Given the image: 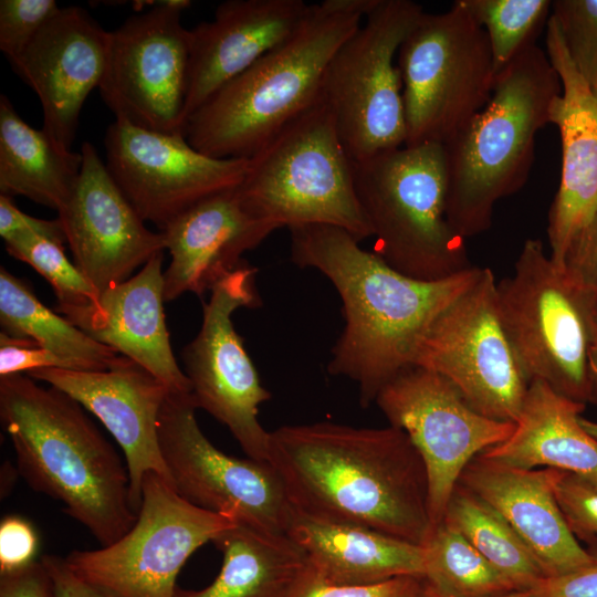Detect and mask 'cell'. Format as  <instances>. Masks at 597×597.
Returning <instances> with one entry per match:
<instances>
[{"instance_id": "cell-1", "label": "cell", "mask_w": 597, "mask_h": 597, "mask_svg": "<svg viewBox=\"0 0 597 597\" xmlns=\"http://www.w3.org/2000/svg\"><path fill=\"white\" fill-rule=\"evenodd\" d=\"M268 461L301 515L421 546L433 528L425 462L399 428L282 426L270 432Z\"/></svg>"}, {"instance_id": "cell-2", "label": "cell", "mask_w": 597, "mask_h": 597, "mask_svg": "<svg viewBox=\"0 0 597 597\" xmlns=\"http://www.w3.org/2000/svg\"><path fill=\"white\" fill-rule=\"evenodd\" d=\"M291 260L324 274L335 286L345 320L327 370L353 380L363 407L412 365L421 336L437 316L468 291L482 268L422 281L405 275L359 247L346 230L327 224L290 229Z\"/></svg>"}, {"instance_id": "cell-3", "label": "cell", "mask_w": 597, "mask_h": 597, "mask_svg": "<svg viewBox=\"0 0 597 597\" xmlns=\"http://www.w3.org/2000/svg\"><path fill=\"white\" fill-rule=\"evenodd\" d=\"M0 419L31 489L61 502L101 546L132 528L127 467L75 399L25 374L0 376Z\"/></svg>"}, {"instance_id": "cell-4", "label": "cell", "mask_w": 597, "mask_h": 597, "mask_svg": "<svg viewBox=\"0 0 597 597\" xmlns=\"http://www.w3.org/2000/svg\"><path fill=\"white\" fill-rule=\"evenodd\" d=\"M378 0L310 4L296 31L216 91L187 119L184 134L198 151L249 159L322 96L333 55Z\"/></svg>"}, {"instance_id": "cell-5", "label": "cell", "mask_w": 597, "mask_h": 597, "mask_svg": "<svg viewBox=\"0 0 597 597\" xmlns=\"http://www.w3.org/2000/svg\"><path fill=\"white\" fill-rule=\"evenodd\" d=\"M561 93L546 52L532 44L496 75L483 109L443 144L447 219L460 237L486 231L496 202L525 185L535 136Z\"/></svg>"}, {"instance_id": "cell-6", "label": "cell", "mask_w": 597, "mask_h": 597, "mask_svg": "<svg viewBox=\"0 0 597 597\" xmlns=\"http://www.w3.org/2000/svg\"><path fill=\"white\" fill-rule=\"evenodd\" d=\"M238 190L249 210L275 229L327 224L358 242L373 237L353 161L322 96L248 159Z\"/></svg>"}, {"instance_id": "cell-7", "label": "cell", "mask_w": 597, "mask_h": 597, "mask_svg": "<svg viewBox=\"0 0 597 597\" xmlns=\"http://www.w3.org/2000/svg\"><path fill=\"white\" fill-rule=\"evenodd\" d=\"M357 197L375 238L374 253L422 281L472 265L465 239L449 224L443 145L402 146L354 164Z\"/></svg>"}, {"instance_id": "cell-8", "label": "cell", "mask_w": 597, "mask_h": 597, "mask_svg": "<svg viewBox=\"0 0 597 597\" xmlns=\"http://www.w3.org/2000/svg\"><path fill=\"white\" fill-rule=\"evenodd\" d=\"M500 316L528 379L590 402L589 350L597 296L556 265L540 239H527L511 276L496 283Z\"/></svg>"}, {"instance_id": "cell-9", "label": "cell", "mask_w": 597, "mask_h": 597, "mask_svg": "<svg viewBox=\"0 0 597 597\" xmlns=\"http://www.w3.org/2000/svg\"><path fill=\"white\" fill-rule=\"evenodd\" d=\"M405 146L443 145L489 103L495 82L485 31L460 0L423 12L398 50Z\"/></svg>"}, {"instance_id": "cell-10", "label": "cell", "mask_w": 597, "mask_h": 597, "mask_svg": "<svg viewBox=\"0 0 597 597\" xmlns=\"http://www.w3.org/2000/svg\"><path fill=\"white\" fill-rule=\"evenodd\" d=\"M423 13L409 0H378L326 69L322 97L354 164L406 143L402 81L395 56Z\"/></svg>"}, {"instance_id": "cell-11", "label": "cell", "mask_w": 597, "mask_h": 597, "mask_svg": "<svg viewBox=\"0 0 597 597\" xmlns=\"http://www.w3.org/2000/svg\"><path fill=\"white\" fill-rule=\"evenodd\" d=\"M237 523L191 504L149 472L132 528L107 546L73 551L65 561L82 579L118 597H175L187 559Z\"/></svg>"}, {"instance_id": "cell-12", "label": "cell", "mask_w": 597, "mask_h": 597, "mask_svg": "<svg viewBox=\"0 0 597 597\" xmlns=\"http://www.w3.org/2000/svg\"><path fill=\"white\" fill-rule=\"evenodd\" d=\"M496 283L491 269L482 268L421 336L412 365L442 375L483 416L515 422L530 381L503 326Z\"/></svg>"}, {"instance_id": "cell-13", "label": "cell", "mask_w": 597, "mask_h": 597, "mask_svg": "<svg viewBox=\"0 0 597 597\" xmlns=\"http://www.w3.org/2000/svg\"><path fill=\"white\" fill-rule=\"evenodd\" d=\"M191 394L169 391L159 415L163 458L175 490L188 502L240 524L286 534L295 515L284 485L269 463L216 448L201 431Z\"/></svg>"}, {"instance_id": "cell-14", "label": "cell", "mask_w": 597, "mask_h": 597, "mask_svg": "<svg viewBox=\"0 0 597 597\" xmlns=\"http://www.w3.org/2000/svg\"><path fill=\"white\" fill-rule=\"evenodd\" d=\"M109 31L106 66L98 87L116 119L137 127L185 135L190 33L181 23L187 0L153 2Z\"/></svg>"}, {"instance_id": "cell-15", "label": "cell", "mask_w": 597, "mask_h": 597, "mask_svg": "<svg viewBox=\"0 0 597 597\" xmlns=\"http://www.w3.org/2000/svg\"><path fill=\"white\" fill-rule=\"evenodd\" d=\"M255 274V268L243 263L212 287L203 303L201 327L181 358L197 407L224 425L247 457L268 461L270 432L258 412L271 394L232 322L237 310L261 305Z\"/></svg>"}, {"instance_id": "cell-16", "label": "cell", "mask_w": 597, "mask_h": 597, "mask_svg": "<svg viewBox=\"0 0 597 597\" xmlns=\"http://www.w3.org/2000/svg\"><path fill=\"white\" fill-rule=\"evenodd\" d=\"M375 404L421 455L429 482L432 527L440 524L465 465L507 440L515 422L478 412L442 375L410 365L378 394Z\"/></svg>"}, {"instance_id": "cell-17", "label": "cell", "mask_w": 597, "mask_h": 597, "mask_svg": "<svg viewBox=\"0 0 597 597\" xmlns=\"http://www.w3.org/2000/svg\"><path fill=\"white\" fill-rule=\"evenodd\" d=\"M106 167L146 221L163 230L200 200L238 187L248 159H218L195 149L185 135L116 119L104 139Z\"/></svg>"}, {"instance_id": "cell-18", "label": "cell", "mask_w": 597, "mask_h": 597, "mask_svg": "<svg viewBox=\"0 0 597 597\" xmlns=\"http://www.w3.org/2000/svg\"><path fill=\"white\" fill-rule=\"evenodd\" d=\"M77 182L60 211L73 262L98 293L132 277L165 251L161 232L145 226L91 143L81 146Z\"/></svg>"}, {"instance_id": "cell-19", "label": "cell", "mask_w": 597, "mask_h": 597, "mask_svg": "<svg viewBox=\"0 0 597 597\" xmlns=\"http://www.w3.org/2000/svg\"><path fill=\"white\" fill-rule=\"evenodd\" d=\"M25 375L71 396L109 431L125 455L136 514L147 473L155 472L172 485L158 433L160 410L170 390L156 376L123 355L106 370L41 368Z\"/></svg>"}, {"instance_id": "cell-20", "label": "cell", "mask_w": 597, "mask_h": 597, "mask_svg": "<svg viewBox=\"0 0 597 597\" xmlns=\"http://www.w3.org/2000/svg\"><path fill=\"white\" fill-rule=\"evenodd\" d=\"M109 31L81 7L60 8L12 62L43 111V129L71 149L82 107L104 76Z\"/></svg>"}, {"instance_id": "cell-21", "label": "cell", "mask_w": 597, "mask_h": 597, "mask_svg": "<svg viewBox=\"0 0 597 597\" xmlns=\"http://www.w3.org/2000/svg\"><path fill=\"white\" fill-rule=\"evenodd\" d=\"M545 42L562 82L549 115L561 135V179L546 229L549 258L562 268L572 241L597 210V94L574 66L552 14Z\"/></svg>"}, {"instance_id": "cell-22", "label": "cell", "mask_w": 597, "mask_h": 597, "mask_svg": "<svg viewBox=\"0 0 597 597\" xmlns=\"http://www.w3.org/2000/svg\"><path fill=\"white\" fill-rule=\"evenodd\" d=\"M274 230L249 210L238 187L195 203L160 230L170 254L164 271L165 302L188 292H210L244 263L243 253Z\"/></svg>"}, {"instance_id": "cell-23", "label": "cell", "mask_w": 597, "mask_h": 597, "mask_svg": "<svg viewBox=\"0 0 597 597\" xmlns=\"http://www.w3.org/2000/svg\"><path fill=\"white\" fill-rule=\"evenodd\" d=\"M310 4L303 0H228L189 30L185 124L216 91L286 41Z\"/></svg>"}, {"instance_id": "cell-24", "label": "cell", "mask_w": 597, "mask_h": 597, "mask_svg": "<svg viewBox=\"0 0 597 597\" xmlns=\"http://www.w3.org/2000/svg\"><path fill=\"white\" fill-rule=\"evenodd\" d=\"M558 472L519 468L480 453L465 465L458 482L512 526L545 577L568 573L594 558L573 536L557 504L554 484Z\"/></svg>"}, {"instance_id": "cell-25", "label": "cell", "mask_w": 597, "mask_h": 597, "mask_svg": "<svg viewBox=\"0 0 597 597\" xmlns=\"http://www.w3.org/2000/svg\"><path fill=\"white\" fill-rule=\"evenodd\" d=\"M164 252L128 280L100 293L95 304L63 313L93 339L147 369L171 392L191 394L174 356L164 311Z\"/></svg>"}, {"instance_id": "cell-26", "label": "cell", "mask_w": 597, "mask_h": 597, "mask_svg": "<svg viewBox=\"0 0 597 597\" xmlns=\"http://www.w3.org/2000/svg\"><path fill=\"white\" fill-rule=\"evenodd\" d=\"M286 535L304 552L310 568L341 586L423 577V548L368 527L311 519L295 512Z\"/></svg>"}, {"instance_id": "cell-27", "label": "cell", "mask_w": 597, "mask_h": 597, "mask_svg": "<svg viewBox=\"0 0 597 597\" xmlns=\"http://www.w3.org/2000/svg\"><path fill=\"white\" fill-rule=\"evenodd\" d=\"M585 407L532 380L511 437L482 454L519 468L557 469L597 480V441L578 420Z\"/></svg>"}, {"instance_id": "cell-28", "label": "cell", "mask_w": 597, "mask_h": 597, "mask_svg": "<svg viewBox=\"0 0 597 597\" xmlns=\"http://www.w3.org/2000/svg\"><path fill=\"white\" fill-rule=\"evenodd\" d=\"M82 154L61 146L43 128L28 125L0 96V195L23 196L60 211L81 172Z\"/></svg>"}, {"instance_id": "cell-29", "label": "cell", "mask_w": 597, "mask_h": 597, "mask_svg": "<svg viewBox=\"0 0 597 597\" xmlns=\"http://www.w3.org/2000/svg\"><path fill=\"white\" fill-rule=\"evenodd\" d=\"M221 551L220 573L206 588H176L175 597H285L307 567L286 534L237 523L212 542Z\"/></svg>"}, {"instance_id": "cell-30", "label": "cell", "mask_w": 597, "mask_h": 597, "mask_svg": "<svg viewBox=\"0 0 597 597\" xmlns=\"http://www.w3.org/2000/svg\"><path fill=\"white\" fill-rule=\"evenodd\" d=\"M0 325L1 332L12 337L31 338L60 356L72 370H106L122 356L46 307L25 281L3 266L0 269Z\"/></svg>"}, {"instance_id": "cell-31", "label": "cell", "mask_w": 597, "mask_h": 597, "mask_svg": "<svg viewBox=\"0 0 597 597\" xmlns=\"http://www.w3.org/2000/svg\"><path fill=\"white\" fill-rule=\"evenodd\" d=\"M442 522L458 531L516 589L533 588L545 575L512 526L486 502L458 483Z\"/></svg>"}, {"instance_id": "cell-32", "label": "cell", "mask_w": 597, "mask_h": 597, "mask_svg": "<svg viewBox=\"0 0 597 597\" xmlns=\"http://www.w3.org/2000/svg\"><path fill=\"white\" fill-rule=\"evenodd\" d=\"M423 578L448 597H507L514 586L458 531L441 522L422 545Z\"/></svg>"}, {"instance_id": "cell-33", "label": "cell", "mask_w": 597, "mask_h": 597, "mask_svg": "<svg viewBox=\"0 0 597 597\" xmlns=\"http://www.w3.org/2000/svg\"><path fill=\"white\" fill-rule=\"evenodd\" d=\"M486 33L495 75L535 38L552 13L549 0H460Z\"/></svg>"}, {"instance_id": "cell-34", "label": "cell", "mask_w": 597, "mask_h": 597, "mask_svg": "<svg viewBox=\"0 0 597 597\" xmlns=\"http://www.w3.org/2000/svg\"><path fill=\"white\" fill-rule=\"evenodd\" d=\"M4 247L11 256L32 266L49 282L57 300L56 313L87 308L97 302L100 293L66 258L63 242L27 233L6 240Z\"/></svg>"}, {"instance_id": "cell-35", "label": "cell", "mask_w": 597, "mask_h": 597, "mask_svg": "<svg viewBox=\"0 0 597 597\" xmlns=\"http://www.w3.org/2000/svg\"><path fill=\"white\" fill-rule=\"evenodd\" d=\"M551 14L574 66L597 94V0H555Z\"/></svg>"}, {"instance_id": "cell-36", "label": "cell", "mask_w": 597, "mask_h": 597, "mask_svg": "<svg viewBox=\"0 0 597 597\" xmlns=\"http://www.w3.org/2000/svg\"><path fill=\"white\" fill-rule=\"evenodd\" d=\"M554 491L568 530L597 556V480L559 470Z\"/></svg>"}, {"instance_id": "cell-37", "label": "cell", "mask_w": 597, "mask_h": 597, "mask_svg": "<svg viewBox=\"0 0 597 597\" xmlns=\"http://www.w3.org/2000/svg\"><path fill=\"white\" fill-rule=\"evenodd\" d=\"M60 7L54 0H1L0 50L12 62Z\"/></svg>"}, {"instance_id": "cell-38", "label": "cell", "mask_w": 597, "mask_h": 597, "mask_svg": "<svg viewBox=\"0 0 597 597\" xmlns=\"http://www.w3.org/2000/svg\"><path fill=\"white\" fill-rule=\"evenodd\" d=\"M425 578L401 576L378 584L341 586L326 583L308 566L285 597H421Z\"/></svg>"}, {"instance_id": "cell-39", "label": "cell", "mask_w": 597, "mask_h": 597, "mask_svg": "<svg viewBox=\"0 0 597 597\" xmlns=\"http://www.w3.org/2000/svg\"><path fill=\"white\" fill-rule=\"evenodd\" d=\"M41 368H59L72 370V366L41 347L31 338L12 337L0 334V376L23 374Z\"/></svg>"}, {"instance_id": "cell-40", "label": "cell", "mask_w": 597, "mask_h": 597, "mask_svg": "<svg viewBox=\"0 0 597 597\" xmlns=\"http://www.w3.org/2000/svg\"><path fill=\"white\" fill-rule=\"evenodd\" d=\"M38 551V535L32 524L17 515L0 523V573L21 569L31 563Z\"/></svg>"}, {"instance_id": "cell-41", "label": "cell", "mask_w": 597, "mask_h": 597, "mask_svg": "<svg viewBox=\"0 0 597 597\" xmlns=\"http://www.w3.org/2000/svg\"><path fill=\"white\" fill-rule=\"evenodd\" d=\"M517 597H597V556L568 573L544 577L533 588L513 594Z\"/></svg>"}, {"instance_id": "cell-42", "label": "cell", "mask_w": 597, "mask_h": 597, "mask_svg": "<svg viewBox=\"0 0 597 597\" xmlns=\"http://www.w3.org/2000/svg\"><path fill=\"white\" fill-rule=\"evenodd\" d=\"M562 268L597 296V210L572 241Z\"/></svg>"}, {"instance_id": "cell-43", "label": "cell", "mask_w": 597, "mask_h": 597, "mask_svg": "<svg viewBox=\"0 0 597 597\" xmlns=\"http://www.w3.org/2000/svg\"><path fill=\"white\" fill-rule=\"evenodd\" d=\"M34 233L65 242V232L60 218L46 220L29 216L21 211L13 198L0 195V237L3 241L19 235Z\"/></svg>"}, {"instance_id": "cell-44", "label": "cell", "mask_w": 597, "mask_h": 597, "mask_svg": "<svg viewBox=\"0 0 597 597\" xmlns=\"http://www.w3.org/2000/svg\"><path fill=\"white\" fill-rule=\"evenodd\" d=\"M0 597H54L52 580L41 561L0 573Z\"/></svg>"}, {"instance_id": "cell-45", "label": "cell", "mask_w": 597, "mask_h": 597, "mask_svg": "<svg viewBox=\"0 0 597 597\" xmlns=\"http://www.w3.org/2000/svg\"><path fill=\"white\" fill-rule=\"evenodd\" d=\"M41 563L52 580L54 597H118L82 579L70 568L65 558L44 555Z\"/></svg>"}, {"instance_id": "cell-46", "label": "cell", "mask_w": 597, "mask_h": 597, "mask_svg": "<svg viewBox=\"0 0 597 597\" xmlns=\"http://www.w3.org/2000/svg\"><path fill=\"white\" fill-rule=\"evenodd\" d=\"M590 402L597 405V322L589 350Z\"/></svg>"}, {"instance_id": "cell-47", "label": "cell", "mask_w": 597, "mask_h": 597, "mask_svg": "<svg viewBox=\"0 0 597 597\" xmlns=\"http://www.w3.org/2000/svg\"><path fill=\"white\" fill-rule=\"evenodd\" d=\"M579 423L583 429L597 441V421L579 416Z\"/></svg>"}, {"instance_id": "cell-48", "label": "cell", "mask_w": 597, "mask_h": 597, "mask_svg": "<svg viewBox=\"0 0 597 597\" xmlns=\"http://www.w3.org/2000/svg\"><path fill=\"white\" fill-rule=\"evenodd\" d=\"M421 597H448L441 593H439L438 590H436L433 587H431L430 585H428L425 580V588H423V591H422V595Z\"/></svg>"}, {"instance_id": "cell-49", "label": "cell", "mask_w": 597, "mask_h": 597, "mask_svg": "<svg viewBox=\"0 0 597 597\" xmlns=\"http://www.w3.org/2000/svg\"><path fill=\"white\" fill-rule=\"evenodd\" d=\"M507 597H517V596L511 595V596H507Z\"/></svg>"}]
</instances>
